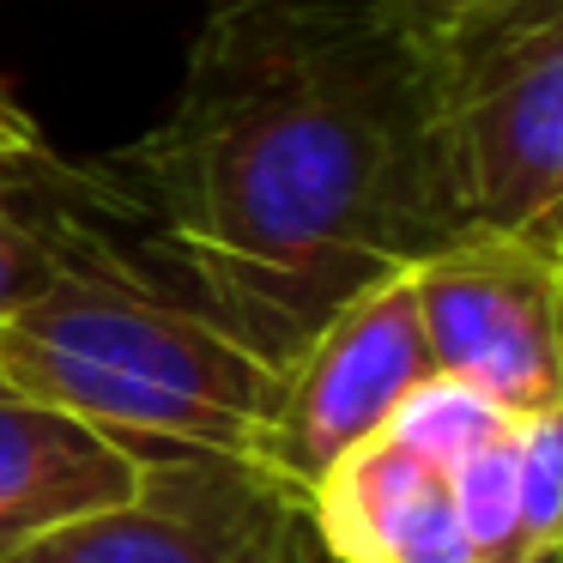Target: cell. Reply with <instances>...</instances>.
<instances>
[{"label": "cell", "mask_w": 563, "mask_h": 563, "mask_svg": "<svg viewBox=\"0 0 563 563\" xmlns=\"http://www.w3.org/2000/svg\"><path fill=\"white\" fill-rule=\"evenodd\" d=\"M303 503L340 563H473L449 478L388 430L340 454Z\"/></svg>", "instance_id": "7"}, {"label": "cell", "mask_w": 563, "mask_h": 563, "mask_svg": "<svg viewBox=\"0 0 563 563\" xmlns=\"http://www.w3.org/2000/svg\"><path fill=\"white\" fill-rule=\"evenodd\" d=\"M388 7H400V13L418 19V25H442L449 13H461V7H478V0H388Z\"/></svg>", "instance_id": "13"}, {"label": "cell", "mask_w": 563, "mask_h": 563, "mask_svg": "<svg viewBox=\"0 0 563 563\" xmlns=\"http://www.w3.org/2000/svg\"><path fill=\"white\" fill-rule=\"evenodd\" d=\"M291 563H340L328 545H321V533H316V521H303V533H297V545H291Z\"/></svg>", "instance_id": "14"}, {"label": "cell", "mask_w": 563, "mask_h": 563, "mask_svg": "<svg viewBox=\"0 0 563 563\" xmlns=\"http://www.w3.org/2000/svg\"><path fill=\"white\" fill-rule=\"evenodd\" d=\"M503 418L509 412L490 406L485 394L461 388V382H449V376H430V382H418V388L400 400V412L388 418V437L406 442L412 454H424V461L442 473V466L461 461L473 442H485Z\"/></svg>", "instance_id": "12"}, {"label": "cell", "mask_w": 563, "mask_h": 563, "mask_svg": "<svg viewBox=\"0 0 563 563\" xmlns=\"http://www.w3.org/2000/svg\"><path fill=\"white\" fill-rule=\"evenodd\" d=\"M309 503L243 454L140 461L122 503L55 521L0 563H291Z\"/></svg>", "instance_id": "5"}, {"label": "cell", "mask_w": 563, "mask_h": 563, "mask_svg": "<svg viewBox=\"0 0 563 563\" xmlns=\"http://www.w3.org/2000/svg\"><path fill=\"white\" fill-rule=\"evenodd\" d=\"M558 255H563V236H558Z\"/></svg>", "instance_id": "16"}, {"label": "cell", "mask_w": 563, "mask_h": 563, "mask_svg": "<svg viewBox=\"0 0 563 563\" xmlns=\"http://www.w3.org/2000/svg\"><path fill=\"white\" fill-rule=\"evenodd\" d=\"M563 551V400L515 418V563Z\"/></svg>", "instance_id": "11"}, {"label": "cell", "mask_w": 563, "mask_h": 563, "mask_svg": "<svg viewBox=\"0 0 563 563\" xmlns=\"http://www.w3.org/2000/svg\"><path fill=\"white\" fill-rule=\"evenodd\" d=\"M140 461L91 424L0 382V558L55 521L122 503Z\"/></svg>", "instance_id": "8"}, {"label": "cell", "mask_w": 563, "mask_h": 563, "mask_svg": "<svg viewBox=\"0 0 563 563\" xmlns=\"http://www.w3.org/2000/svg\"><path fill=\"white\" fill-rule=\"evenodd\" d=\"M103 183L152 273L267 369L461 231L430 37L388 0H219Z\"/></svg>", "instance_id": "1"}, {"label": "cell", "mask_w": 563, "mask_h": 563, "mask_svg": "<svg viewBox=\"0 0 563 563\" xmlns=\"http://www.w3.org/2000/svg\"><path fill=\"white\" fill-rule=\"evenodd\" d=\"M430 37L437 146L461 231L563 236V0H478Z\"/></svg>", "instance_id": "3"}, {"label": "cell", "mask_w": 563, "mask_h": 563, "mask_svg": "<svg viewBox=\"0 0 563 563\" xmlns=\"http://www.w3.org/2000/svg\"><path fill=\"white\" fill-rule=\"evenodd\" d=\"M0 382L122 442L134 461H249L279 369L152 273L115 224V195L103 183L98 207L67 231L55 279L0 321Z\"/></svg>", "instance_id": "2"}, {"label": "cell", "mask_w": 563, "mask_h": 563, "mask_svg": "<svg viewBox=\"0 0 563 563\" xmlns=\"http://www.w3.org/2000/svg\"><path fill=\"white\" fill-rule=\"evenodd\" d=\"M539 563H563V551H551V558H539Z\"/></svg>", "instance_id": "15"}, {"label": "cell", "mask_w": 563, "mask_h": 563, "mask_svg": "<svg viewBox=\"0 0 563 563\" xmlns=\"http://www.w3.org/2000/svg\"><path fill=\"white\" fill-rule=\"evenodd\" d=\"M98 195L103 176L62 164L43 134L0 146V321L55 279L67 231L86 207H98Z\"/></svg>", "instance_id": "9"}, {"label": "cell", "mask_w": 563, "mask_h": 563, "mask_svg": "<svg viewBox=\"0 0 563 563\" xmlns=\"http://www.w3.org/2000/svg\"><path fill=\"white\" fill-rule=\"evenodd\" d=\"M473 563H515V418L442 466Z\"/></svg>", "instance_id": "10"}, {"label": "cell", "mask_w": 563, "mask_h": 563, "mask_svg": "<svg viewBox=\"0 0 563 563\" xmlns=\"http://www.w3.org/2000/svg\"><path fill=\"white\" fill-rule=\"evenodd\" d=\"M437 376L424 328L406 273L357 291L333 321H321L316 340L279 369L273 406L255 430L249 461L309 497L321 473L357 442L382 437L388 418L418 382Z\"/></svg>", "instance_id": "6"}, {"label": "cell", "mask_w": 563, "mask_h": 563, "mask_svg": "<svg viewBox=\"0 0 563 563\" xmlns=\"http://www.w3.org/2000/svg\"><path fill=\"white\" fill-rule=\"evenodd\" d=\"M437 376L509 418L563 400V255L503 231H454L406 267Z\"/></svg>", "instance_id": "4"}]
</instances>
